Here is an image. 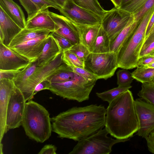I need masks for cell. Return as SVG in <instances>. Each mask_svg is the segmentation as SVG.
I'll return each mask as SVG.
<instances>
[{
    "mask_svg": "<svg viewBox=\"0 0 154 154\" xmlns=\"http://www.w3.org/2000/svg\"><path fill=\"white\" fill-rule=\"evenodd\" d=\"M57 4L61 8L64 6L67 0H51Z\"/></svg>",
    "mask_w": 154,
    "mask_h": 154,
    "instance_id": "f6af8a7d",
    "label": "cell"
},
{
    "mask_svg": "<svg viewBox=\"0 0 154 154\" xmlns=\"http://www.w3.org/2000/svg\"><path fill=\"white\" fill-rule=\"evenodd\" d=\"M109 133L105 128L95 133L78 141L69 154H109L116 143L129 140H121L108 136Z\"/></svg>",
    "mask_w": 154,
    "mask_h": 154,
    "instance_id": "8992f818",
    "label": "cell"
},
{
    "mask_svg": "<svg viewBox=\"0 0 154 154\" xmlns=\"http://www.w3.org/2000/svg\"><path fill=\"white\" fill-rule=\"evenodd\" d=\"M145 139L149 151L154 154V130Z\"/></svg>",
    "mask_w": 154,
    "mask_h": 154,
    "instance_id": "7bdbcfd3",
    "label": "cell"
},
{
    "mask_svg": "<svg viewBox=\"0 0 154 154\" xmlns=\"http://www.w3.org/2000/svg\"><path fill=\"white\" fill-rule=\"evenodd\" d=\"M74 75L75 73L67 65L63 69L51 76L48 80L51 83L64 82L72 80Z\"/></svg>",
    "mask_w": 154,
    "mask_h": 154,
    "instance_id": "f1b7e54d",
    "label": "cell"
},
{
    "mask_svg": "<svg viewBox=\"0 0 154 154\" xmlns=\"http://www.w3.org/2000/svg\"><path fill=\"white\" fill-rule=\"evenodd\" d=\"M134 103L139 125L137 134L145 138L154 130V106L140 98Z\"/></svg>",
    "mask_w": 154,
    "mask_h": 154,
    "instance_id": "7c38bea8",
    "label": "cell"
},
{
    "mask_svg": "<svg viewBox=\"0 0 154 154\" xmlns=\"http://www.w3.org/2000/svg\"><path fill=\"white\" fill-rule=\"evenodd\" d=\"M20 70H0V80L3 79L13 80Z\"/></svg>",
    "mask_w": 154,
    "mask_h": 154,
    "instance_id": "60d3db41",
    "label": "cell"
},
{
    "mask_svg": "<svg viewBox=\"0 0 154 154\" xmlns=\"http://www.w3.org/2000/svg\"><path fill=\"white\" fill-rule=\"evenodd\" d=\"M61 52L57 42L50 33L41 53L36 60L37 66H41L47 63Z\"/></svg>",
    "mask_w": 154,
    "mask_h": 154,
    "instance_id": "7402d4cb",
    "label": "cell"
},
{
    "mask_svg": "<svg viewBox=\"0 0 154 154\" xmlns=\"http://www.w3.org/2000/svg\"><path fill=\"white\" fill-rule=\"evenodd\" d=\"M72 22L77 32L80 43L85 46L89 50L97 35L101 24L83 25Z\"/></svg>",
    "mask_w": 154,
    "mask_h": 154,
    "instance_id": "ffe728a7",
    "label": "cell"
},
{
    "mask_svg": "<svg viewBox=\"0 0 154 154\" xmlns=\"http://www.w3.org/2000/svg\"><path fill=\"white\" fill-rule=\"evenodd\" d=\"M69 50L84 61L90 53L87 47L80 43L74 45Z\"/></svg>",
    "mask_w": 154,
    "mask_h": 154,
    "instance_id": "e575fe53",
    "label": "cell"
},
{
    "mask_svg": "<svg viewBox=\"0 0 154 154\" xmlns=\"http://www.w3.org/2000/svg\"><path fill=\"white\" fill-rule=\"evenodd\" d=\"M50 34L57 42L62 51L63 52L69 49L74 45L68 40L54 31L51 32Z\"/></svg>",
    "mask_w": 154,
    "mask_h": 154,
    "instance_id": "8d00e7d4",
    "label": "cell"
},
{
    "mask_svg": "<svg viewBox=\"0 0 154 154\" xmlns=\"http://www.w3.org/2000/svg\"><path fill=\"white\" fill-rule=\"evenodd\" d=\"M73 72L87 80L98 79L97 77L93 73L83 68L69 66Z\"/></svg>",
    "mask_w": 154,
    "mask_h": 154,
    "instance_id": "74e56055",
    "label": "cell"
},
{
    "mask_svg": "<svg viewBox=\"0 0 154 154\" xmlns=\"http://www.w3.org/2000/svg\"><path fill=\"white\" fill-rule=\"evenodd\" d=\"M154 50V32L149 35L145 39L141 49L139 58L149 54Z\"/></svg>",
    "mask_w": 154,
    "mask_h": 154,
    "instance_id": "d590c367",
    "label": "cell"
},
{
    "mask_svg": "<svg viewBox=\"0 0 154 154\" xmlns=\"http://www.w3.org/2000/svg\"><path fill=\"white\" fill-rule=\"evenodd\" d=\"M154 62V56L147 54L140 57L138 60L137 67H145Z\"/></svg>",
    "mask_w": 154,
    "mask_h": 154,
    "instance_id": "ab89813d",
    "label": "cell"
},
{
    "mask_svg": "<svg viewBox=\"0 0 154 154\" xmlns=\"http://www.w3.org/2000/svg\"><path fill=\"white\" fill-rule=\"evenodd\" d=\"M22 30L0 7V42L9 47L12 40Z\"/></svg>",
    "mask_w": 154,
    "mask_h": 154,
    "instance_id": "e0dca14e",
    "label": "cell"
},
{
    "mask_svg": "<svg viewBox=\"0 0 154 154\" xmlns=\"http://www.w3.org/2000/svg\"><path fill=\"white\" fill-rule=\"evenodd\" d=\"M49 15L55 23L54 31L73 45L80 43L77 32L72 21L63 15L50 11Z\"/></svg>",
    "mask_w": 154,
    "mask_h": 154,
    "instance_id": "2e32d148",
    "label": "cell"
},
{
    "mask_svg": "<svg viewBox=\"0 0 154 154\" xmlns=\"http://www.w3.org/2000/svg\"><path fill=\"white\" fill-rule=\"evenodd\" d=\"M59 11L63 15L77 24L93 25L101 23L100 17L77 5L73 0H67Z\"/></svg>",
    "mask_w": 154,
    "mask_h": 154,
    "instance_id": "9c48e42d",
    "label": "cell"
},
{
    "mask_svg": "<svg viewBox=\"0 0 154 154\" xmlns=\"http://www.w3.org/2000/svg\"><path fill=\"white\" fill-rule=\"evenodd\" d=\"M149 83H150L154 84V76L152 79Z\"/></svg>",
    "mask_w": 154,
    "mask_h": 154,
    "instance_id": "681fc988",
    "label": "cell"
},
{
    "mask_svg": "<svg viewBox=\"0 0 154 154\" xmlns=\"http://www.w3.org/2000/svg\"><path fill=\"white\" fill-rule=\"evenodd\" d=\"M149 55L154 56V50L152 51L149 54Z\"/></svg>",
    "mask_w": 154,
    "mask_h": 154,
    "instance_id": "f907efd6",
    "label": "cell"
},
{
    "mask_svg": "<svg viewBox=\"0 0 154 154\" xmlns=\"http://www.w3.org/2000/svg\"><path fill=\"white\" fill-rule=\"evenodd\" d=\"M0 7L22 29L26 27V21L20 7L13 0H0Z\"/></svg>",
    "mask_w": 154,
    "mask_h": 154,
    "instance_id": "d6986e66",
    "label": "cell"
},
{
    "mask_svg": "<svg viewBox=\"0 0 154 154\" xmlns=\"http://www.w3.org/2000/svg\"><path fill=\"white\" fill-rule=\"evenodd\" d=\"M51 83L48 80L42 81L38 84L35 88L33 95L36 94L38 92L44 90H49Z\"/></svg>",
    "mask_w": 154,
    "mask_h": 154,
    "instance_id": "b9f144b4",
    "label": "cell"
},
{
    "mask_svg": "<svg viewBox=\"0 0 154 154\" xmlns=\"http://www.w3.org/2000/svg\"><path fill=\"white\" fill-rule=\"evenodd\" d=\"M63 53L62 51L51 61L42 66H38L36 71L29 79L20 91L26 102L32 100L33 98L34 91L38 84L45 80H48L51 76L67 66L62 61Z\"/></svg>",
    "mask_w": 154,
    "mask_h": 154,
    "instance_id": "52a82bcc",
    "label": "cell"
},
{
    "mask_svg": "<svg viewBox=\"0 0 154 154\" xmlns=\"http://www.w3.org/2000/svg\"><path fill=\"white\" fill-rule=\"evenodd\" d=\"M13 80H0V143L6 131L7 112L11 94L16 87Z\"/></svg>",
    "mask_w": 154,
    "mask_h": 154,
    "instance_id": "9a60e30c",
    "label": "cell"
},
{
    "mask_svg": "<svg viewBox=\"0 0 154 154\" xmlns=\"http://www.w3.org/2000/svg\"><path fill=\"white\" fill-rule=\"evenodd\" d=\"M154 6V0H147L142 8L134 14V20L139 22L144 15Z\"/></svg>",
    "mask_w": 154,
    "mask_h": 154,
    "instance_id": "f35d334b",
    "label": "cell"
},
{
    "mask_svg": "<svg viewBox=\"0 0 154 154\" xmlns=\"http://www.w3.org/2000/svg\"><path fill=\"white\" fill-rule=\"evenodd\" d=\"M49 35H43L9 48L25 57L31 62H34L40 55Z\"/></svg>",
    "mask_w": 154,
    "mask_h": 154,
    "instance_id": "5bb4252c",
    "label": "cell"
},
{
    "mask_svg": "<svg viewBox=\"0 0 154 154\" xmlns=\"http://www.w3.org/2000/svg\"><path fill=\"white\" fill-rule=\"evenodd\" d=\"M131 73L132 77L142 83H149L154 76V68L146 67H137Z\"/></svg>",
    "mask_w": 154,
    "mask_h": 154,
    "instance_id": "83f0119b",
    "label": "cell"
},
{
    "mask_svg": "<svg viewBox=\"0 0 154 154\" xmlns=\"http://www.w3.org/2000/svg\"><path fill=\"white\" fill-rule=\"evenodd\" d=\"M73 0L77 5L97 14L101 18L107 11L101 6L98 0Z\"/></svg>",
    "mask_w": 154,
    "mask_h": 154,
    "instance_id": "4316f807",
    "label": "cell"
},
{
    "mask_svg": "<svg viewBox=\"0 0 154 154\" xmlns=\"http://www.w3.org/2000/svg\"><path fill=\"white\" fill-rule=\"evenodd\" d=\"M38 66L36 61L31 63L24 69L20 70L13 80L16 87L20 91L24 86L29 79L37 69Z\"/></svg>",
    "mask_w": 154,
    "mask_h": 154,
    "instance_id": "484cf974",
    "label": "cell"
},
{
    "mask_svg": "<svg viewBox=\"0 0 154 154\" xmlns=\"http://www.w3.org/2000/svg\"><path fill=\"white\" fill-rule=\"evenodd\" d=\"M118 87H127L131 86V84L134 79L131 73L127 69H123L119 70L116 73Z\"/></svg>",
    "mask_w": 154,
    "mask_h": 154,
    "instance_id": "836d02e7",
    "label": "cell"
},
{
    "mask_svg": "<svg viewBox=\"0 0 154 154\" xmlns=\"http://www.w3.org/2000/svg\"><path fill=\"white\" fill-rule=\"evenodd\" d=\"M85 68L97 78L106 80L112 77L118 68L116 54L90 52L85 61Z\"/></svg>",
    "mask_w": 154,
    "mask_h": 154,
    "instance_id": "ba28073f",
    "label": "cell"
},
{
    "mask_svg": "<svg viewBox=\"0 0 154 154\" xmlns=\"http://www.w3.org/2000/svg\"><path fill=\"white\" fill-rule=\"evenodd\" d=\"M131 87V86L125 87H118L101 93L97 92L96 94L103 101H106L109 103L121 94Z\"/></svg>",
    "mask_w": 154,
    "mask_h": 154,
    "instance_id": "f546056e",
    "label": "cell"
},
{
    "mask_svg": "<svg viewBox=\"0 0 154 154\" xmlns=\"http://www.w3.org/2000/svg\"><path fill=\"white\" fill-rule=\"evenodd\" d=\"M139 21H135L133 15L131 14L125 27L114 39L110 41V52L116 54L118 52L124 42L134 32Z\"/></svg>",
    "mask_w": 154,
    "mask_h": 154,
    "instance_id": "44dd1931",
    "label": "cell"
},
{
    "mask_svg": "<svg viewBox=\"0 0 154 154\" xmlns=\"http://www.w3.org/2000/svg\"><path fill=\"white\" fill-rule=\"evenodd\" d=\"M31 63L25 57L0 42V70H21Z\"/></svg>",
    "mask_w": 154,
    "mask_h": 154,
    "instance_id": "4fadbf2b",
    "label": "cell"
},
{
    "mask_svg": "<svg viewBox=\"0 0 154 154\" xmlns=\"http://www.w3.org/2000/svg\"><path fill=\"white\" fill-rule=\"evenodd\" d=\"M56 147L52 144L45 145L41 149L38 154H56Z\"/></svg>",
    "mask_w": 154,
    "mask_h": 154,
    "instance_id": "ee69618b",
    "label": "cell"
},
{
    "mask_svg": "<svg viewBox=\"0 0 154 154\" xmlns=\"http://www.w3.org/2000/svg\"><path fill=\"white\" fill-rule=\"evenodd\" d=\"M137 95L140 98L154 106V84L149 83H142L141 89Z\"/></svg>",
    "mask_w": 154,
    "mask_h": 154,
    "instance_id": "1f68e13d",
    "label": "cell"
},
{
    "mask_svg": "<svg viewBox=\"0 0 154 154\" xmlns=\"http://www.w3.org/2000/svg\"><path fill=\"white\" fill-rule=\"evenodd\" d=\"M50 30L41 29H28L22 30L15 37L10 43L9 47L17 45L45 35H49Z\"/></svg>",
    "mask_w": 154,
    "mask_h": 154,
    "instance_id": "cb8c5ba5",
    "label": "cell"
},
{
    "mask_svg": "<svg viewBox=\"0 0 154 154\" xmlns=\"http://www.w3.org/2000/svg\"><path fill=\"white\" fill-rule=\"evenodd\" d=\"M97 80H87L75 73L73 79L60 83H51L49 90L63 98L79 102L88 100Z\"/></svg>",
    "mask_w": 154,
    "mask_h": 154,
    "instance_id": "5b68a950",
    "label": "cell"
},
{
    "mask_svg": "<svg viewBox=\"0 0 154 154\" xmlns=\"http://www.w3.org/2000/svg\"></svg>",
    "mask_w": 154,
    "mask_h": 154,
    "instance_id": "816d5d0a",
    "label": "cell"
},
{
    "mask_svg": "<svg viewBox=\"0 0 154 154\" xmlns=\"http://www.w3.org/2000/svg\"><path fill=\"white\" fill-rule=\"evenodd\" d=\"M26 11L28 17H31L39 11L49 8L59 10L61 8L53 2L49 0H19Z\"/></svg>",
    "mask_w": 154,
    "mask_h": 154,
    "instance_id": "603a6c76",
    "label": "cell"
},
{
    "mask_svg": "<svg viewBox=\"0 0 154 154\" xmlns=\"http://www.w3.org/2000/svg\"><path fill=\"white\" fill-rule=\"evenodd\" d=\"M154 11V6L140 20L134 32L116 53L118 68L129 69L137 67L140 53L145 39L147 27Z\"/></svg>",
    "mask_w": 154,
    "mask_h": 154,
    "instance_id": "277c9868",
    "label": "cell"
},
{
    "mask_svg": "<svg viewBox=\"0 0 154 154\" xmlns=\"http://www.w3.org/2000/svg\"><path fill=\"white\" fill-rule=\"evenodd\" d=\"M48 8L41 11L30 18H27L25 28L28 29H41L53 32L55 23L49 15Z\"/></svg>",
    "mask_w": 154,
    "mask_h": 154,
    "instance_id": "ac0fdd59",
    "label": "cell"
},
{
    "mask_svg": "<svg viewBox=\"0 0 154 154\" xmlns=\"http://www.w3.org/2000/svg\"><path fill=\"white\" fill-rule=\"evenodd\" d=\"M106 111L104 106L97 104L73 107L51 119L52 131L78 141L105 127Z\"/></svg>",
    "mask_w": 154,
    "mask_h": 154,
    "instance_id": "6da1fadb",
    "label": "cell"
},
{
    "mask_svg": "<svg viewBox=\"0 0 154 154\" xmlns=\"http://www.w3.org/2000/svg\"><path fill=\"white\" fill-rule=\"evenodd\" d=\"M115 7L118 8H119L122 0H110Z\"/></svg>",
    "mask_w": 154,
    "mask_h": 154,
    "instance_id": "bcb514c9",
    "label": "cell"
},
{
    "mask_svg": "<svg viewBox=\"0 0 154 154\" xmlns=\"http://www.w3.org/2000/svg\"><path fill=\"white\" fill-rule=\"evenodd\" d=\"M153 32H154V24L153 25V26L152 27V28H151L149 35Z\"/></svg>",
    "mask_w": 154,
    "mask_h": 154,
    "instance_id": "c3c4849f",
    "label": "cell"
},
{
    "mask_svg": "<svg viewBox=\"0 0 154 154\" xmlns=\"http://www.w3.org/2000/svg\"><path fill=\"white\" fill-rule=\"evenodd\" d=\"M110 41L107 34L101 26L96 38L89 51L91 53H95L109 52Z\"/></svg>",
    "mask_w": 154,
    "mask_h": 154,
    "instance_id": "d4e9b609",
    "label": "cell"
},
{
    "mask_svg": "<svg viewBox=\"0 0 154 154\" xmlns=\"http://www.w3.org/2000/svg\"><path fill=\"white\" fill-rule=\"evenodd\" d=\"M144 67L154 68V62L148 65L147 66Z\"/></svg>",
    "mask_w": 154,
    "mask_h": 154,
    "instance_id": "7dc6e473",
    "label": "cell"
},
{
    "mask_svg": "<svg viewBox=\"0 0 154 154\" xmlns=\"http://www.w3.org/2000/svg\"><path fill=\"white\" fill-rule=\"evenodd\" d=\"M132 14L115 7L107 11L101 18V26L112 40L123 29Z\"/></svg>",
    "mask_w": 154,
    "mask_h": 154,
    "instance_id": "30bf717a",
    "label": "cell"
},
{
    "mask_svg": "<svg viewBox=\"0 0 154 154\" xmlns=\"http://www.w3.org/2000/svg\"><path fill=\"white\" fill-rule=\"evenodd\" d=\"M147 0H122L119 9L134 14L138 11Z\"/></svg>",
    "mask_w": 154,
    "mask_h": 154,
    "instance_id": "4dcf8cb0",
    "label": "cell"
},
{
    "mask_svg": "<svg viewBox=\"0 0 154 154\" xmlns=\"http://www.w3.org/2000/svg\"><path fill=\"white\" fill-rule=\"evenodd\" d=\"M139 127L132 94L129 89L109 103L106 109L105 128L115 138H130Z\"/></svg>",
    "mask_w": 154,
    "mask_h": 154,
    "instance_id": "7a4b0ae2",
    "label": "cell"
},
{
    "mask_svg": "<svg viewBox=\"0 0 154 154\" xmlns=\"http://www.w3.org/2000/svg\"><path fill=\"white\" fill-rule=\"evenodd\" d=\"M48 111L32 100L26 103L22 122L26 135L37 142L43 143L49 138L52 131Z\"/></svg>",
    "mask_w": 154,
    "mask_h": 154,
    "instance_id": "3957f363",
    "label": "cell"
},
{
    "mask_svg": "<svg viewBox=\"0 0 154 154\" xmlns=\"http://www.w3.org/2000/svg\"><path fill=\"white\" fill-rule=\"evenodd\" d=\"M26 102L22 93L16 87L11 94L8 107L6 119L7 132L22 125Z\"/></svg>",
    "mask_w": 154,
    "mask_h": 154,
    "instance_id": "8fae6325",
    "label": "cell"
},
{
    "mask_svg": "<svg viewBox=\"0 0 154 154\" xmlns=\"http://www.w3.org/2000/svg\"><path fill=\"white\" fill-rule=\"evenodd\" d=\"M62 61L64 63L69 66L85 68V61L80 60L69 50L63 52Z\"/></svg>",
    "mask_w": 154,
    "mask_h": 154,
    "instance_id": "d6a6232c",
    "label": "cell"
}]
</instances>
